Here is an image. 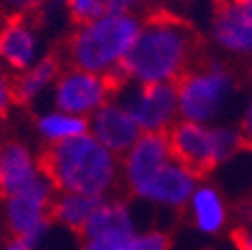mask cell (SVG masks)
<instances>
[{
	"mask_svg": "<svg viewBox=\"0 0 252 250\" xmlns=\"http://www.w3.org/2000/svg\"><path fill=\"white\" fill-rule=\"evenodd\" d=\"M116 92L118 84L110 76L64 64L50 92V104L88 120L108 100H112Z\"/></svg>",
	"mask_w": 252,
	"mask_h": 250,
	"instance_id": "7",
	"label": "cell"
},
{
	"mask_svg": "<svg viewBox=\"0 0 252 250\" xmlns=\"http://www.w3.org/2000/svg\"><path fill=\"white\" fill-rule=\"evenodd\" d=\"M138 230V218L132 204L120 198L110 196L100 200L92 218L80 232L78 250H122L134 232Z\"/></svg>",
	"mask_w": 252,
	"mask_h": 250,
	"instance_id": "10",
	"label": "cell"
},
{
	"mask_svg": "<svg viewBox=\"0 0 252 250\" xmlns=\"http://www.w3.org/2000/svg\"><path fill=\"white\" fill-rule=\"evenodd\" d=\"M34 132L44 146H52L88 132V120L50 104V108H42L36 112Z\"/></svg>",
	"mask_w": 252,
	"mask_h": 250,
	"instance_id": "18",
	"label": "cell"
},
{
	"mask_svg": "<svg viewBox=\"0 0 252 250\" xmlns=\"http://www.w3.org/2000/svg\"><path fill=\"white\" fill-rule=\"evenodd\" d=\"M238 130H240V134H242L244 146L252 148V96H250V100L246 102V106L242 108L240 122H238Z\"/></svg>",
	"mask_w": 252,
	"mask_h": 250,
	"instance_id": "25",
	"label": "cell"
},
{
	"mask_svg": "<svg viewBox=\"0 0 252 250\" xmlns=\"http://www.w3.org/2000/svg\"><path fill=\"white\" fill-rule=\"evenodd\" d=\"M200 180L202 176L196 170L186 166L174 156L164 166H160L142 182H138L134 188H130L128 194L142 204L178 212L184 210Z\"/></svg>",
	"mask_w": 252,
	"mask_h": 250,
	"instance_id": "8",
	"label": "cell"
},
{
	"mask_svg": "<svg viewBox=\"0 0 252 250\" xmlns=\"http://www.w3.org/2000/svg\"><path fill=\"white\" fill-rule=\"evenodd\" d=\"M88 132L118 156H122L142 134L130 108L118 94L88 118Z\"/></svg>",
	"mask_w": 252,
	"mask_h": 250,
	"instance_id": "13",
	"label": "cell"
},
{
	"mask_svg": "<svg viewBox=\"0 0 252 250\" xmlns=\"http://www.w3.org/2000/svg\"><path fill=\"white\" fill-rule=\"evenodd\" d=\"M64 10L70 22L76 26V24L92 22L106 14L108 4L106 0H64Z\"/></svg>",
	"mask_w": 252,
	"mask_h": 250,
	"instance_id": "21",
	"label": "cell"
},
{
	"mask_svg": "<svg viewBox=\"0 0 252 250\" xmlns=\"http://www.w3.org/2000/svg\"><path fill=\"white\" fill-rule=\"evenodd\" d=\"M108 12H132L140 14L142 8L146 6L144 0H106Z\"/></svg>",
	"mask_w": 252,
	"mask_h": 250,
	"instance_id": "26",
	"label": "cell"
},
{
	"mask_svg": "<svg viewBox=\"0 0 252 250\" xmlns=\"http://www.w3.org/2000/svg\"><path fill=\"white\" fill-rule=\"evenodd\" d=\"M242 220H252V198H250L248 206L242 210Z\"/></svg>",
	"mask_w": 252,
	"mask_h": 250,
	"instance_id": "29",
	"label": "cell"
},
{
	"mask_svg": "<svg viewBox=\"0 0 252 250\" xmlns=\"http://www.w3.org/2000/svg\"><path fill=\"white\" fill-rule=\"evenodd\" d=\"M144 16L132 12H106L100 18L76 24L64 42L66 64L110 76L118 84V74L132 50Z\"/></svg>",
	"mask_w": 252,
	"mask_h": 250,
	"instance_id": "3",
	"label": "cell"
},
{
	"mask_svg": "<svg viewBox=\"0 0 252 250\" xmlns=\"http://www.w3.org/2000/svg\"><path fill=\"white\" fill-rule=\"evenodd\" d=\"M42 162L58 192H80L102 200L114 196L122 186L120 156L90 132L46 146Z\"/></svg>",
	"mask_w": 252,
	"mask_h": 250,
	"instance_id": "2",
	"label": "cell"
},
{
	"mask_svg": "<svg viewBox=\"0 0 252 250\" xmlns=\"http://www.w3.org/2000/svg\"><path fill=\"white\" fill-rule=\"evenodd\" d=\"M116 94L130 108L142 132L168 134L180 120L176 84H122Z\"/></svg>",
	"mask_w": 252,
	"mask_h": 250,
	"instance_id": "9",
	"label": "cell"
},
{
	"mask_svg": "<svg viewBox=\"0 0 252 250\" xmlns=\"http://www.w3.org/2000/svg\"><path fill=\"white\" fill-rule=\"evenodd\" d=\"M14 104V74H10L0 62V116L8 114Z\"/></svg>",
	"mask_w": 252,
	"mask_h": 250,
	"instance_id": "23",
	"label": "cell"
},
{
	"mask_svg": "<svg viewBox=\"0 0 252 250\" xmlns=\"http://www.w3.org/2000/svg\"><path fill=\"white\" fill-rule=\"evenodd\" d=\"M0 250H36V248H32V246L26 244V242H24V240H20V238L10 236L2 246H0Z\"/></svg>",
	"mask_w": 252,
	"mask_h": 250,
	"instance_id": "27",
	"label": "cell"
},
{
	"mask_svg": "<svg viewBox=\"0 0 252 250\" xmlns=\"http://www.w3.org/2000/svg\"><path fill=\"white\" fill-rule=\"evenodd\" d=\"M190 224L204 236L222 234L230 222V206L216 184L200 180L184 206Z\"/></svg>",
	"mask_w": 252,
	"mask_h": 250,
	"instance_id": "16",
	"label": "cell"
},
{
	"mask_svg": "<svg viewBox=\"0 0 252 250\" xmlns=\"http://www.w3.org/2000/svg\"><path fill=\"white\" fill-rule=\"evenodd\" d=\"M50 0H0V6L6 14L18 16H36L40 14Z\"/></svg>",
	"mask_w": 252,
	"mask_h": 250,
	"instance_id": "22",
	"label": "cell"
},
{
	"mask_svg": "<svg viewBox=\"0 0 252 250\" xmlns=\"http://www.w3.org/2000/svg\"><path fill=\"white\" fill-rule=\"evenodd\" d=\"M2 146H4V134L0 130V158H2Z\"/></svg>",
	"mask_w": 252,
	"mask_h": 250,
	"instance_id": "31",
	"label": "cell"
},
{
	"mask_svg": "<svg viewBox=\"0 0 252 250\" xmlns=\"http://www.w3.org/2000/svg\"><path fill=\"white\" fill-rule=\"evenodd\" d=\"M104 200V198H102ZM100 198H94L88 194L80 192H56L50 214H52V222L66 228L70 232H82L88 220L92 218L94 210L98 208Z\"/></svg>",
	"mask_w": 252,
	"mask_h": 250,
	"instance_id": "19",
	"label": "cell"
},
{
	"mask_svg": "<svg viewBox=\"0 0 252 250\" xmlns=\"http://www.w3.org/2000/svg\"><path fill=\"white\" fill-rule=\"evenodd\" d=\"M172 158H174V152H172L168 134L142 132L140 138L120 156L122 186L126 188V192Z\"/></svg>",
	"mask_w": 252,
	"mask_h": 250,
	"instance_id": "15",
	"label": "cell"
},
{
	"mask_svg": "<svg viewBox=\"0 0 252 250\" xmlns=\"http://www.w3.org/2000/svg\"><path fill=\"white\" fill-rule=\"evenodd\" d=\"M56 192V186L46 174L30 188L4 196V222L10 236L36 248L54 224L50 206Z\"/></svg>",
	"mask_w": 252,
	"mask_h": 250,
	"instance_id": "6",
	"label": "cell"
},
{
	"mask_svg": "<svg viewBox=\"0 0 252 250\" xmlns=\"http://www.w3.org/2000/svg\"><path fill=\"white\" fill-rule=\"evenodd\" d=\"M144 2H146V6H162L168 0H144Z\"/></svg>",
	"mask_w": 252,
	"mask_h": 250,
	"instance_id": "30",
	"label": "cell"
},
{
	"mask_svg": "<svg viewBox=\"0 0 252 250\" xmlns=\"http://www.w3.org/2000/svg\"><path fill=\"white\" fill-rule=\"evenodd\" d=\"M44 172L42 154L24 140H4L0 158V196H10L34 186Z\"/></svg>",
	"mask_w": 252,
	"mask_h": 250,
	"instance_id": "14",
	"label": "cell"
},
{
	"mask_svg": "<svg viewBox=\"0 0 252 250\" xmlns=\"http://www.w3.org/2000/svg\"><path fill=\"white\" fill-rule=\"evenodd\" d=\"M172 238L162 228H138L122 250H170Z\"/></svg>",
	"mask_w": 252,
	"mask_h": 250,
	"instance_id": "20",
	"label": "cell"
},
{
	"mask_svg": "<svg viewBox=\"0 0 252 250\" xmlns=\"http://www.w3.org/2000/svg\"><path fill=\"white\" fill-rule=\"evenodd\" d=\"M234 2H236L248 16H252V0H234Z\"/></svg>",
	"mask_w": 252,
	"mask_h": 250,
	"instance_id": "28",
	"label": "cell"
},
{
	"mask_svg": "<svg viewBox=\"0 0 252 250\" xmlns=\"http://www.w3.org/2000/svg\"><path fill=\"white\" fill-rule=\"evenodd\" d=\"M232 236L236 250H252V220H240Z\"/></svg>",
	"mask_w": 252,
	"mask_h": 250,
	"instance_id": "24",
	"label": "cell"
},
{
	"mask_svg": "<svg viewBox=\"0 0 252 250\" xmlns=\"http://www.w3.org/2000/svg\"><path fill=\"white\" fill-rule=\"evenodd\" d=\"M238 90L234 70L222 60L194 62L176 82L180 120L220 122Z\"/></svg>",
	"mask_w": 252,
	"mask_h": 250,
	"instance_id": "4",
	"label": "cell"
},
{
	"mask_svg": "<svg viewBox=\"0 0 252 250\" xmlns=\"http://www.w3.org/2000/svg\"><path fill=\"white\" fill-rule=\"evenodd\" d=\"M46 52L34 16L8 14L0 20V62L10 74H18L38 62Z\"/></svg>",
	"mask_w": 252,
	"mask_h": 250,
	"instance_id": "11",
	"label": "cell"
},
{
	"mask_svg": "<svg viewBox=\"0 0 252 250\" xmlns=\"http://www.w3.org/2000/svg\"><path fill=\"white\" fill-rule=\"evenodd\" d=\"M66 62L58 54H44L30 68L14 74V100L16 104L30 108L40 104L54 88V82Z\"/></svg>",
	"mask_w": 252,
	"mask_h": 250,
	"instance_id": "17",
	"label": "cell"
},
{
	"mask_svg": "<svg viewBox=\"0 0 252 250\" xmlns=\"http://www.w3.org/2000/svg\"><path fill=\"white\" fill-rule=\"evenodd\" d=\"M208 40L224 56L252 58V16L234 0H220L208 22Z\"/></svg>",
	"mask_w": 252,
	"mask_h": 250,
	"instance_id": "12",
	"label": "cell"
},
{
	"mask_svg": "<svg viewBox=\"0 0 252 250\" xmlns=\"http://www.w3.org/2000/svg\"><path fill=\"white\" fill-rule=\"evenodd\" d=\"M198 56V36L180 16L154 12L142 20L118 74L122 84H176Z\"/></svg>",
	"mask_w": 252,
	"mask_h": 250,
	"instance_id": "1",
	"label": "cell"
},
{
	"mask_svg": "<svg viewBox=\"0 0 252 250\" xmlns=\"http://www.w3.org/2000/svg\"><path fill=\"white\" fill-rule=\"evenodd\" d=\"M174 156L200 176L226 164L244 148L238 126L226 122L178 120L168 130Z\"/></svg>",
	"mask_w": 252,
	"mask_h": 250,
	"instance_id": "5",
	"label": "cell"
}]
</instances>
